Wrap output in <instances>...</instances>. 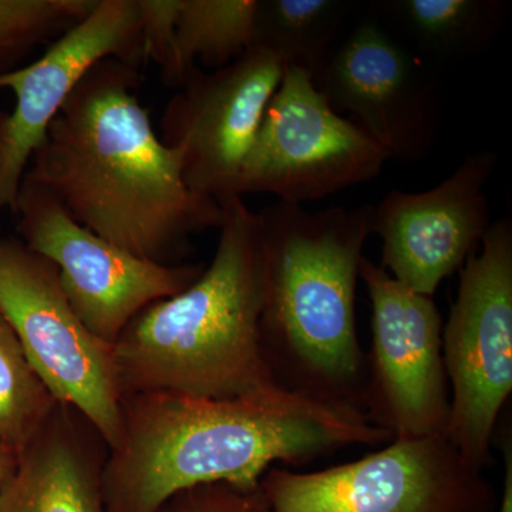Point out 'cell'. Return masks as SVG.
I'll return each instance as SVG.
<instances>
[{"label": "cell", "instance_id": "cell-20", "mask_svg": "<svg viewBox=\"0 0 512 512\" xmlns=\"http://www.w3.org/2000/svg\"><path fill=\"white\" fill-rule=\"evenodd\" d=\"M97 0H0V66L60 39L83 22ZM53 43V42H52Z\"/></svg>", "mask_w": 512, "mask_h": 512}, {"label": "cell", "instance_id": "cell-24", "mask_svg": "<svg viewBox=\"0 0 512 512\" xmlns=\"http://www.w3.org/2000/svg\"><path fill=\"white\" fill-rule=\"evenodd\" d=\"M18 460L19 454L13 448L6 446L3 441H0V493H2L12 474L15 473Z\"/></svg>", "mask_w": 512, "mask_h": 512}, {"label": "cell", "instance_id": "cell-23", "mask_svg": "<svg viewBox=\"0 0 512 512\" xmlns=\"http://www.w3.org/2000/svg\"><path fill=\"white\" fill-rule=\"evenodd\" d=\"M501 450L504 456V484L498 512H512V439L511 431L503 430Z\"/></svg>", "mask_w": 512, "mask_h": 512}, {"label": "cell", "instance_id": "cell-9", "mask_svg": "<svg viewBox=\"0 0 512 512\" xmlns=\"http://www.w3.org/2000/svg\"><path fill=\"white\" fill-rule=\"evenodd\" d=\"M15 212L23 244L56 266L77 318L110 346L138 313L185 291L205 269L147 261L104 241L74 222L49 191L28 180L20 187Z\"/></svg>", "mask_w": 512, "mask_h": 512}, {"label": "cell", "instance_id": "cell-14", "mask_svg": "<svg viewBox=\"0 0 512 512\" xmlns=\"http://www.w3.org/2000/svg\"><path fill=\"white\" fill-rule=\"evenodd\" d=\"M495 168L497 154L478 151L429 191H390L373 207L383 268L414 292L433 298L441 282L463 268L493 224L485 187Z\"/></svg>", "mask_w": 512, "mask_h": 512}, {"label": "cell", "instance_id": "cell-1", "mask_svg": "<svg viewBox=\"0 0 512 512\" xmlns=\"http://www.w3.org/2000/svg\"><path fill=\"white\" fill-rule=\"evenodd\" d=\"M141 73L116 59L74 87L25 178L80 227L138 258L174 265L192 237L220 228L222 207L188 188L137 96Z\"/></svg>", "mask_w": 512, "mask_h": 512}, {"label": "cell", "instance_id": "cell-10", "mask_svg": "<svg viewBox=\"0 0 512 512\" xmlns=\"http://www.w3.org/2000/svg\"><path fill=\"white\" fill-rule=\"evenodd\" d=\"M389 161L338 113L308 73L285 69L241 178V197L272 194L302 205L367 183Z\"/></svg>", "mask_w": 512, "mask_h": 512}, {"label": "cell", "instance_id": "cell-19", "mask_svg": "<svg viewBox=\"0 0 512 512\" xmlns=\"http://www.w3.org/2000/svg\"><path fill=\"white\" fill-rule=\"evenodd\" d=\"M57 404L0 316V441L20 454Z\"/></svg>", "mask_w": 512, "mask_h": 512}, {"label": "cell", "instance_id": "cell-11", "mask_svg": "<svg viewBox=\"0 0 512 512\" xmlns=\"http://www.w3.org/2000/svg\"><path fill=\"white\" fill-rule=\"evenodd\" d=\"M285 64L254 46L234 63L201 72L195 67L168 101L161 141L178 154L184 183L225 205L241 197V178Z\"/></svg>", "mask_w": 512, "mask_h": 512}, {"label": "cell", "instance_id": "cell-4", "mask_svg": "<svg viewBox=\"0 0 512 512\" xmlns=\"http://www.w3.org/2000/svg\"><path fill=\"white\" fill-rule=\"evenodd\" d=\"M218 231L214 259L200 278L138 313L113 346L121 397L160 392L224 400L279 386L259 332L261 218L234 198L222 205Z\"/></svg>", "mask_w": 512, "mask_h": 512}, {"label": "cell", "instance_id": "cell-2", "mask_svg": "<svg viewBox=\"0 0 512 512\" xmlns=\"http://www.w3.org/2000/svg\"><path fill=\"white\" fill-rule=\"evenodd\" d=\"M123 436L101 470L110 512H158L181 491L227 483L258 490L275 463L299 467L390 440L365 413L276 386L235 399L124 396Z\"/></svg>", "mask_w": 512, "mask_h": 512}, {"label": "cell", "instance_id": "cell-16", "mask_svg": "<svg viewBox=\"0 0 512 512\" xmlns=\"http://www.w3.org/2000/svg\"><path fill=\"white\" fill-rule=\"evenodd\" d=\"M380 23L414 55L466 59L494 42L507 13L503 0H382L373 3Z\"/></svg>", "mask_w": 512, "mask_h": 512}, {"label": "cell", "instance_id": "cell-5", "mask_svg": "<svg viewBox=\"0 0 512 512\" xmlns=\"http://www.w3.org/2000/svg\"><path fill=\"white\" fill-rule=\"evenodd\" d=\"M266 512H498L500 498L444 434L389 446L313 473L271 467Z\"/></svg>", "mask_w": 512, "mask_h": 512}, {"label": "cell", "instance_id": "cell-15", "mask_svg": "<svg viewBox=\"0 0 512 512\" xmlns=\"http://www.w3.org/2000/svg\"><path fill=\"white\" fill-rule=\"evenodd\" d=\"M67 416L57 404L20 451L0 512H104L100 464Z\"/></svg>", "mask_w": 512, "mask_h": 512}, {"label": "cell", "instance_id": "cell-12", "mask_svg": "<svg viewBox=\"0 0 512 512\" xmlns=\"http://www.w3.org/2000/svg\"><path fill=\"white\" fill-rule=\"evenodd\" d=\"M140 69L143 28L137 0H97L96 8L50 43L28 66L0 73V89L15 93V109L0 113V214L16 210L30 160L74 87L101 60Z\"/></svg>", "mask_w": 512, "mask_h": 512}, {"label": "cell", "instance_id": "cell-17", "mask_svg": "<svg viewBox=\"0 0 512 512\" xmlns=\"http://www.w3.org/2000/svg\"><path fill=\"white\" fill-rule=\"evenodd\" d=\"M356 2L350 0H258L254 46L318 82L333 42Z\"/></svg>", "mask_w": 512, "mask_h": 512}, {"label": "cell", "instance_id": "cell-8", "mask_svg": "<svg viewBox=\"0 0 512 512\" xmlns=\"http://www.w3.org/2000/svg\"><path fill=\"white\" fill-rule=\"evenodd\" d=\"M359 278L372 308L363 413L390 440L446 436L450 396L443 319L431 296L414 292L363 256Z\"/></svg>", "mask_w": 512, "mask_h": 512}, {"label": "cell", "instance_id": "cell-18", "mask_svg": "<svg viewBox=\"0 0 512 512\" xmlns=\"http://www.w3.org/2000/svg\"><path fill=\"white\" fill-rule=\"evenodd\" d=\"M258 0H180L177 59L184 82L201 63L212 70L254 47Z\"/></svg>", "mask_w": 512, "mask_h": 512}, {"label": "cell", "instance_id": "cell-21", "mask_svg": "<svg viewBox=\"0 0 512 512\" xmlns=\"http://www.w3.org/2000/svg\"><path fill=\"white\" fill-rule=\"evenodd\" d=\"M143 28L144 56L156 63L167 86H181L177 59V18L180 0H137Z\"/></svg>", "mask_w": 512, "mask_h": 512}, {"label": "cell", "instance_id": "cell-6", "mask_svg": "<svg viewBox=\"0 0 512 512\" xmlns=\"http://www.w3.org/2000/svg\"><path fill=\"white\" fill-rule=\"evenodd\" d=\"M461 271L443 328L451 383L446 437L474 467L491 463L498 417L512 392V222H494Z\"/></svg>", "mask_w": 512, "mask_h": 512}, {"label": "cell", "instance_id": "cell-7", "mask_svg": "<svg viewBox=\"0 0 512 512\" xmlns=\"http://www.w3.org/2000/svg\"><path fill=\"white\" fill-rule=\"evenodd\" d=\"M0 316L53 399L76 410L109 446H120L123 409L113 346L89 332L52 262L0 239Z\"/></svg>", "mask_w": 512, "mask_h": 512}, {"label": "cell", "instance_id": "cell-13", "mask_svg": "<svg viewBox=\"0 0 512 512\" xmlns=\"http://www.w3.org/2000/svg\"><path fill=\"white\" fill-rule=\"evenodd\" d=\"M316 86L389 160L429 156L439 136V99L419 56L379 20L360 22L332 53Z\"/></svg>", "mask_w": 512, "mask_h": 512}, {"label": "cell", "instance_id": "cell-3", "mask_svg": "<svg viewBox=\"0 0 512 512\" xmlns=\"http://www.w3.org/2000/svg\"><path fill=\"white\" fill-rule=\"evenodd\" d=\"M258 214L265 249L259 332L276 383L363 412L366 355L355 305L373 205L309 212L278 201Z\"/></svg>", "mask_w": 512, "mask_h": 512}, {"label": "cell", "instance_id": "cell-22", "mask_svg": "<svg viewBox=\"0 0 512 512\" xmlns=\"http://www.w3.org/2000/svg\"><path fill=\"white\" fill-rule=\"evenodd\" d=\"M174 497L180 501L173 512H266L261 488L244 491L227 483L202 484Z\"/></svg>", "mask_w": 512, "mask_h": 512}]
</instances>
